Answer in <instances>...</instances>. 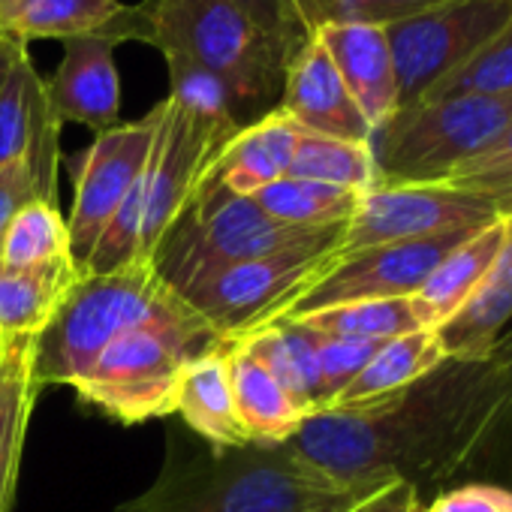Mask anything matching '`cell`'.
Here are the masks:
<instances>
[{
    "label": "cell",
    "mask_w": 512,
    "mask_h": 512,
    "mask_svg": "<svg viewBox=\"0 0 512 512\" xmlns=\"http://www.w3.org/2000/svg\"><path fill=\"white\" fill-rule=\"evenodd\" d=\"M512 419V326L485 359H443L383 401L320 410L287 443L347 485L419 491L476 467Z\"/></svg>",
    "instance_id": "cell-1"
},
{
    "label": "cell",
    "mask_w": 512,
    "mask_h": 512,
    "mask_svg": "<svg viewBox=\"0 0 512 512\" xmlns=\"http://www.w3.org/2000/svg\"><path fill=\"white\" fill-rule=\"evenodd\" d=\"M380 488L338 482L293 446H241L169 455L115 512H353Z\"/></svg>",
    "instance_id": "cell-2"
},
{
    "label": "cell",
    "mask_w": 512,
    "mask_h": 512,
    "mask_svg": "<svg viewBox=\"0 0 512 512\" xmlns=\"http://www.w3.org/2000/svg\"><path fill=\"white\" fill-rule=\"evenodd\" d=\"M238 130L241 127L205 121L166 97L160 103V121L148 163L97 241L85 275H106L151 263L163 235L193 202L211 160Z\"/></svg>",
    "instance_id": "cell-3"
},
{
    "label": "cell",
    "mask_w": 512,
    "mask_h": 512,
    "mask_svg": "<svg viewBox=\"0 0 512 512\" xmlns=\"http://www.w3.org/2000/svg\"><path fill=\"white\" fill-rule=\"evenodd\" d=\"M136 31V40L163 58H184L214 73L229 88L238 118L244 112L260 118L272 100H281L293 52L232 0H142Z\"/></svg>",
    "instance_id": "cell-4"
},
{
    "label": "cell",
    "mask_w": 512,
    "mask_h": 512,
    "mask_svg": "<svg viewBox=\"0 0 512 512\" xmlns=\"http://www.w3.org/2000/svg\"><path fill=\"white\" fill-rule=\"evenodd\" d=\"M184 311H190V305L157 278L151 263L82 275L55 320L37 338V389L73 386L115 338Z\"/></svg>",
    "instance_id": "cell-5"
},
{
    "label": "cell",
    "mask_w": 512,
    "mask_h": 512,
    "mask_svg": "<svg viewBox=\"0 0 512 512\" xmlns=\"http://www.w3.org/2000/svg\"><path fill=\"white\" fill-rule=\"evenodd\" d=\"M344 226L308 229L281 223L256 205L253 196L229 193L205 175L187 211L157 244L151 266L169 290L181 293L235 263L260 260V256L314 241H332L344 232Z\"/></svg>",
    "instance_id": "cell-6"
},
{
    "label": "cell",
    "mask_w": 512,
    "mask_h": 512,
    "mask_svg": "<svg viewBox=\"0 0 512 512\" xmlns=\"http://www.w3.org/2000/svg\"><path fill=\"white\" fill-rule=\"evenodd\" d=\"M226 344L229 341L190 308L115 338L70 389H76L85 404L124 425L163 419L175 413L184 365Z\"/></svg>",
    "instance_id": "cell-7"
},
{
    "label": "cell",
    "mask_w": 512,
    "mask_h": 512,
    "mask_svg": "<svg viewBox=\"0 0 512 512\" xmlns=\"http://www.w3.org/2000/svg\"><path fill=\"white\" fill-rule=\"evenodd\" d=\"M512 124V97H434L401 106L371 133L377 184H443Z\"/></svg>",
    "instance_id": "cell-8"
},
{
    "label": "cell",
    "mask_w": 512,
    "mask_h": 512,
    "mask_svg": "<svg viewBox=\"0 0 512 512\" xmlns=\"http://www.w3.org/2000/svg\"><path fill=\"white\" fill-rule=\"evenodd\" d=\"M344 235V232H341ZM341 235L220 269L178 296L229 344L281 320L338 260Z\"/></svg>",
    "instance_id": "cell-9"
},
{
    "label": "cell",
    "mask_w": 512,
    "mask_h": 512,
    "mask_svg": "<svg viewBox=\"0 0 512 512\" xmlns=\"http://www.w3.org/2000/svg\"><path fill=\"white\" fill-rule=\"evenodd\" d=\"M512 19V0H440L383 25L398 76V109L422 100Z\"/></svg>",
    "instance_id": "cell-10"
},
{
    "label": "cell",
    "mask_w": 512,
    "mask_h": 512,
    "mask_svg": "<svg viewBox=\"0 0 512 512\" xmlns=\"http://www.w3.org/2000/svg\"><path fill=\"white\" fill-rule=\"evenodd\" d=\"M160 121V103L139 121L118 124L94 136L73 175V208L67 217L70 253L85 272L97 241L139 181Z\"/></svg>",
    "instance_id": "cell-11"
},
{
    "label": "cell",
    "mask_w": 512,
    "mask_h": 512,
    "mask_svg": "<svg viewBox=\"0 0 512 512\" xmlns=\"http://www.w3.org/2000/svg\"><path fill=\"white\" fill-rule=\"evenodd\" d=\"M479 226L452 229L443 235L419 238V241H398V244H377L365 250L344 253L341 260L281 317H305L314 311L353 305V302H377V299H407L422 290L431 272L440 266L443 256L470 238Z\"/></svg>",
    "instance_id": "cell-12"
},
{
    "label": "cell",
    "mask_w": 512,
    "mask_h": 512,
    "mask_svg": "<svg viewBox=\"0 0 512 512\" xmlns=\"http://www.w3.org/2000/svg\"><path fill=\"white\" fill-rule=\"evenodd\" d=\"M497 214L485 199L449 184H377L359 196L341 235V256L377 244L419 241L464 226H485Z\"/></svg>",
    "instance_id": "cell-13"
},
{
    "label": "cell",
    "mask_w": 512,
    "mask_h": 512,
    "mask_svg": "<svg viewBox=\"0 0 512 512\" xmlns=\"http://www.w3.org/2000/svg\"><path fill=\"white\" fill-rule=\"evenodd\" d=\"M136 40V28H109L64 40V55L46 85V103L58 124H82L94 133L121 124V79L115 52Z\"/></svg>",
    "instance_id": "cell-14"
},
{
    "label": "cell",
    "mask_w": 512,
    "mask_h": 512,
    "mask_svg": "<svg viewBox=\"0 0 512 512\" xmlns=\"http://www.w3.org/2000/svg\"><path fill=\"white\" fill-rule=\"evenodd\" d=\"M278 109H284L305 133L314 136L371 142L374 133L317 37H308L293 52Z\"/></svg>",
    "instance_id": "cell-15"
},
{
    "label": "cell",
    "mask_w": 512,
    "mask_h": 512,
    "mask_svg": "<svg viewBox=\"0 0 512 512\" xmlns=\"http://www.w3.org/2000/svg\"><path fill=\"white\" fill-rule=\"evenodd\" d=\"M311 37L329 52L338 76L353 94L359 112L377 130L398 109V76L383 25L335 22L317 28Z\"/></svg>",
    "instance_id": "cell-16"
},
{
    "label": "cell",
    "mask_w": 512,
    "mask_h": 512,
    "mask_svg": "<svg viewBox=\"0 0 512 512\" xmlns=\"http://www.w3.org/2000/svg\"><path fill=\"white\" fill-rule=\"evenodd\" d=\"M302 133L305 130L284 109L275 106L266 115L247 121L217 151L205 175L238 196L260 193L263 187L287 175Z\"/></svg>",
    "instance_id": "cell-17"
},
{
    "label": "cell",
    "mask_w": 512,
    "mask_h": 512,
    "mask_svg": "<svg viewBox=\"0 0 512 512\" xmlns=\"http://www.w3.org/2000/svg\"><path fill=\"white\" fill-rule=\"evenodd\" d=\"M506 217V214H503ZM512 326V217H506V238L491 269L467 296V302L437 326V341L446 359H485L500 335Z\"/></svg>",
    "instance_id": "cell-18"
},
{
    "label": "cell",
    "mask_w": 512,
    "mask_h": 512,
    "mask_svg": "<svg viewBox=\"0 0 512 512\" xmlns=\"http://www.w3.org/2000/svg\"><path fill=\"white\" fill-rule=\"evenodd\" d=\"M229 380L238 422L250 446H287L299 428L314 416L299 398H293L272 374L241 344L229 347Z\"/></svg>",
    "instance_id": "cell-19"
},
{
    "label": "cell",
    "mask_w": 512,
    "mask_h": 512,
    "mask_svg": "<svg viewBox=\"0 0 512 512\" xmlns=\"http://www.w3.org/2000/svg\"><path fill=\"white\" fill-rule=\"evenodd\" d=\"M40 335H4L0 347V512H13L22 452L37 404L34 362Z\"/></svg>",
    "instance_id": "cell-20"
},
{
    "label": "cell",
    "mask_w": 512,
    "mask_h": 512,
    "mask_svg": "<svg viewBox=\"0 0 512 512\" xmlns=\"http://www.w3.org/2000/svg\"><path fill=\"white\" fill-rule=\"evenodd\" d=\"M229 347L211 350L190 359L178 380L175 413L211 446V449H241L250 446L232 398L229 380Z\"/></svg>",
    "instance_id": "cell-21"
},
{
    "label": "cell",
    "mask_w": 512,
    "mask_h": 512,
    "mask_svg": "<svg viewBox=\"0 0 512 512\" xmlns=\"http://www.w3.org/2000/svg\"><path fill=\"white\" fill-rule=\"evenodd\" d=\"M109 28H136V7L121 0H0V34L25 46L31 40L64 43Z\"/></svg>",
    "instance_id": "cell-22"
},
{
    "label": "cell",
    "mask_w": 512,
    "mask_h": 512,
    "mask_svg": "<svg viewBox=\"0 0 512 512\" xmlns=\"http://www.w3.org/2000/svg\"><path fill=\"white\" fill-rule=\"evenodd\" d=\"M82 275L70 253L22 269L0 266V335H43Z\"/></svg>",
    "instance_id": "cell-23"
},
{
    "label": "cell",
    "mask_w": 512,
    "mask_h": 512,
    "mask_svg": "<svg viewBox=\"0 0 512 512\" xmlns=\"http://www.w3.org/2000/svg\"><path fill=\"white\" fill-rule=\"evenodd\" d=\"M443 347L434 329H422L395 341H386L374 359L362 368V374L326 407V410H350L383 401L389 395L404 392L425 374H431L443 362Z\"/></svg>",
    "instance_id": "cell-24"
},
{
    "label": "cell",
    "mask_w": 512,
    "mask_h": 512,
    "mask_svg": "<svg viewBox=\"0 0 512 512\" xmlns=\"http://www.w3.org/2000/svg\"><path fill=\"white\" fill-rule=\"evenodd\" d=\"M503 238H506V217L500 214L491 223L479 226L470 238H464L443 256L440 266L431 272V278L416 293V299L428 311L434 329L443 326L467 302V296L476 290V284L491 269L494 256L503 247Z\"/></svg>",
    "instance_id": "cell-25"
},
{
    "label": "cell",
    "mask_w": 512,
    "mask_h": 512,
    "mask_svg": "<svg viewBox=\"0 0 512 512\" xmlns=\"http://www.w3.org/2000/svg\"><path fill=\"white\" fill-rule=\"evenodd\" d=\"M244 350H250L260 359L269 374L308 410L320 413L323 407V386H320V365H317V347L314 332L302 326L299 320H275L263 329H256L244 338H238Z\"/></svg>",
    "instance_id": "cell-26"
},
{
    "label": "cell",
    "mask_w": 512,
    "mask_h": 512,
    "mask_svg": "<svg viewBox=\"0 0 512 512\" xmlns=\"http://www.w3.org/2000/svg\"><path fill=\"white\" fill-rule=\"evenodd\" d=\"M305 323L314 332L335 335V338H356V341H395L422 329H434L428 311L416 296L407 299H377V302H353L326 311H314L305 317H290Z\"/></svg>",
    "instance_id": "cell-27"
},
{
    "label": "cell",
    "mask_w": 512,
    "mask_h": 512,
    "mask_svg": "<svg viewBox=\"0 0 512 512\" xmlns=\"http://www.w3.org/2000/svg\"><path fill=\"white\" fill-rule=\"evenodd\" d=\"M58 160H61V124L52 115L31 148L0 169V244L13 217L34 199L58 202Z\"/></svg>",
    "instance_id": "cell-28"
},
{
    "label": "cell",
    "mask_w": 512,
    "mask_h": 512,
    "mask_svg": "<svg viewBox=\"0 0 512 512\" xmlns=\"http://www.w3.org/2000/svg\"><path fill=\"white\" fill-rule=\"evenodd\" d=\"M359 196L362 193L335 184L284 175L275 184L263 187L260 193H253V202L281 223L320 229V226H344L353 217Z\"/></svg>",
    "instance_id": "cell-29"
},
{
    "label": "cell",
    "mask_w": 512,
    "mask_h": 512,
    "mask_svg": "<svg viewBox=\"0 0 512 512\" xmlns=\"http://www.w3.org/2000/svg\"><path fill=\"white\" fill-rule=\"evenodd\" d=\"M49 118L52 109L46 103L43 76L37 73L31 52L25 49L16 58L7 82L0 85V169L31 148Z\"/></svg>",
    "instance_id": "cell-30"
},
{
    "label": "cell",
    "mask_w": 512,
    "mask_h": 512,
    "mask_svg": "<svg viewBox=\"0 0 512 512\" xmlns=\"http://www.w3.org/2000/svg\"><path fill=\"white\" fill-rule=\"evenodd\" d=\"M287 175L335 184L356 193H368L371 187H377L371 142H347V139L314 136V133H302V142L296 148Z\"/></svg>",
    "instance_id": "cell-31"
},
{
    "label": "cell",
    "mask_w": 512,
    "mask_h": 512,
    "mask_svg": "<svg viewBox=\"0 0 512 512\" xmlns=\"http://www.w3.org/2000/svg\"><path fill=\"white\" fill-rule=\"evenodd\" d=\"M64 253H70L67 217L61 214L58 202L34 199L7 226L4 244H0V266L22 269Z\"/></svg>",
    "instance_id": "cell-32"
},
{
    "label": "cell",
    "mask_w": 512,
    "mask_h": 512,
    "mask_svg": "<svg viewBox=\"0 0 512 512\" xmlns=\"http://www.w3.org/2000/svg\"><path fill=\"white\" fill-rule=\"evenodd\" d=\"M434 97H512V19L491 37L479 52H473L455 73L434 85L422 100Z\"/></svg>",
    "instance_id": "cell-33"
},
{
    "label": "cell",
    "mask_w": 512,
    "mask_h": 512,
    "mask_svg": "<svg viewBox=\"0 0 512 512\" xmlns=\"http://www.w3.org/2000/svg\"><path fill=\"white\" fill-rule=\"evenodd\" d=\"M443 184L473 193L497 208V214L512 217V124L476 157L461 163Z\"/></svg>",
    "instance_id": "cell-34"
},
{
    "label": "cell",
    "mask_w": 512,
    "mask_h": 512,
    "mask_svg": "<svg viewBox=\"0 0 512 512\" xmlns=\"http://www.w3.org/2000/svg\"><path fill=\"white\" fill-rule=\"evenodd\" d=\"M163 61L169 70V97L175 103H181L187 112L205 121H214L223 127H241L235 100L214 73L184 58H163Z\"/></svg>",
    "instance_id": "cell-35"
},
{
    "label": "cell",
    "mask_w": 512,
    "mask_h": 512,
    "mask_svg": "<svg viewBox=\"0 0 512 512\" xmlns=\"http://www.w3.org/2000/svg\"><path fill=\"white\" fill-rule=\"evenodd\" d=\"M440 0H293L296 16L311 37L323 25L335 22H368V25H389L419 10H428Z\"/></svg>",
    "instance_id": "cell-36"
},
{
    "label": "cell",
    "mask_w": 512,
    "mask_h": 512,
    "mask_svg": "<svg viewBox=\"0 0 512 512\" xmlns=\"http://www.w3.org/2000/svg\"><path fill=\"white\" fill-rule=\"evenodd\" d=\"M314 347H317L320 386H323V407L320 410H326L362 374V368L374 359V353L383 344L380 341H356V338H335V335L314 332Z\"/></svg>",
    "instance_id": "cell-37"
},
{
    "label": "cell",
    "mask_w": 512,
    "mask_h": 512,
    "mask_svg": "<svg viewBox=\"0 0 512 512\" xmlns=\"http://www.w3.org/2000/svg\"><path fill=\"white\" fill-rule=\"evenodd\" d=\"M232 4L238 10H244L269 37H275L290 52H296L308 40V34L296 16L293 0H232Z\"/></svg>",
    "instance_id": "cell-38"
},
{
    "label": "cell",
    "mask_w": 512,
    "mask_h": 512,
    "mask_svg": "<svg viewBox=\"0 0 512 512\" xmlns=\"http://www.w3.org/2000/svg\"><path fill=\"white\" fill-rule=\"evenodd\" d=\"M422 512H512V488L467 482L437 494Z\"/></svg>",
    "instance_id": "cell-39"
},
{
    "label": "cell",
    "mask_w": 512,
    "mask_h": 512,
    "mask_svg": "<svg viewBox=\"0 0 512 512\" xmlns=\"http://www.w3.org/2000/svg\"><path fill=\"white\" fill-rule=\"evenodd\" d=\"M422 491L410 482H392L362 500L353 512H422Z\"/></svg>",
    "instance_id": "cell-40"
},
{
    "label": "cell",
    "mask_w": 512,
    "mask_h": 512,
    "mask_svg": "<svg viewBox=\"0 0 512 512\" xmlns=\"http://www.w3.org/2000/svg\"><path fill=\"white\" fill-rule=\"evenodd\" d=\"M25 49H28L25 43L13 40V37H7V34H0V85L7 82V76H10V70H13V64H16V58H19Z\"/></svg>",
    "instance_id": "cell-41"
},
{
    "label": "cell",
    "mask_w": 512,
    "mask_h": 512,
    "mask_svg": "<svg viewBox=\"0 0 512 512\" xmlns=\"http://www.w3.org/2000/svg\"><path fill=\"white\" fill-rule=\"evenodd\" d=\"M0 347H4V335H0Z\"/></svg>",
    "instance_id": "cell-42"
}]
</instances>
